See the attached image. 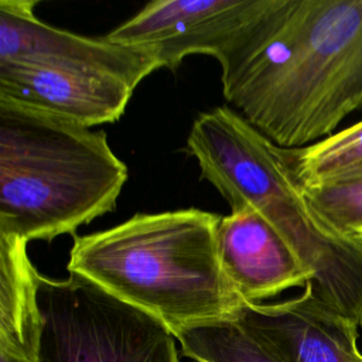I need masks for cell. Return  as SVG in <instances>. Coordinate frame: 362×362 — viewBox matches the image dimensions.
<instances>
[{
    "label": "cell",
    "instance_id": "6da1fadb",
    "mask_svg": "<svg viewBox=\"0 0 362 362\" xmlns=\"http://www.w3.org/2000/svg\"><path fill=\"white\" fill-rule=\"evenodd\" d=\"M222 89L228 106L280 148L329 137L362 109V0H286Z\"/></svg>",
    "mask_w": 362,
    "mask_h": 362
},
{
    "label": "cell",
    "instance_id": "7a4b0ae2",
    "mask_svg": "<svg viewBox=\"0 0 362 362\" xmlns=\"http://www.w3.org/2000/svg\"><path fill=\"white\" fill-rule=\"evenodd\" d=\"M221 216L197 208L136 214L75 236L66 269L154 315L171 332L238 317L245 301L223 273Z\"/></svg>",
    "mask_w": 362,
    "mask_h": 362
},
{
    "label": "cell",
    "instance_id": "3957f363",
    "mask_svg": "<svg viewBox=\"0 0 362 362\" xmlns=\"http://www.w3.org/2000/svg\"><path fill=\"white\" fill-rule=\"evenodd\" d=\"M126 180L105 132L0 96V233L75 235L115 209Z\"/></svg>",
    "mask_w": 362,
    "mask_h": 362
},
{
    "label": "cell",
    "instance_id": "277c9868",
    "mask_svg": "<svg viewBox=\"0 0 362 362\" xmlns=\"http://www.w3.org/2000/svg\"><path fill=\"white\" fill-rule=\"evenodd\" d=\"M201 177L230 211L255 206L311 272L314 296L362 327V240L327 223L283 167L276 146L229 106L201 113L187 139Z\"/></svg>",
    "mask_w": 362,
    "mask_h": 362
},
{
    "label": "cell",
    "instance_id": "5b68a950",
    "mask_svg": "<svg viewBox=\"0 0 362 362\" xmlns=\"http://www.w3.org/2000/svg\"><path fill=\"white\" fill-rule=\"evenodd\" d=\"M38 307V362H180L163 321L79 274H40Z\"/></svg>",
    "mask_w": 362,
    "mask_h": 362
},
{
    "label": "cell",
    "instance_id": "8992f818",
    "mask_svg": "<svg viewBox=\"0 0 362 362\" xmlns=\"http://www.w3.org/2000/svg\"><path fill=\"white\" fill-rule=\"evenodd\" d=\"M286 0H154L113 28L110 42L151 54L160 68L175 69L189 54L221 65L233 76L266 37Z\"/></svg>",
    "mask_w": 362,
    "mask_h": 362
},
{
    "label": "cell",
    "instance_id": "52a82bcc",
    "mask_svg": "<svg viewBox=\"0 0 362 362\" xmlns=\"http://www.w3.org/2000/svg\"><path fill=\"white\" fill-rule=\"evenodd\" d=\"M37 0H0V61L57 65L117 78L132 88L153 71L156 58L137 48L55 28L35 16Z\"/></svg>",
    "mask_w": 362,
    "mask_h": 362
},
{
    "label": "cell",
    "instance_id": "ba28073f",
    "mask_svg": "<svg viewBox=\"0 0 362 362\" xmlns=\"http://www.w3.org/2000/svg\"><path fill=\"white\" fill-rule=\"evenodd\" d=\"M238 320L284 362H359L358 325L304 291L273 304L245 303Z\"/></svg>",
    "mask_w": 362,
    "mask_h": 362
},
{
    "label": "cell",
    "instance_id": "9c48e42d",
    "mask_svg": "<svg viewBox=\"0 0 362 362\" xmlns=\"http://www.w3.org/2000/svg\"><path fill=\"white\" fill-rule=\"evenodd\" d=\"M134 92L126 82L102 74L0 61V96L92 127L120 119Z\"/></svg>",
    "mask_w": 362,
    "mask_h": 362
},
{
    "label": "cell",
    "instance_id": "30bf717a",
    "mask_svg": "<svg viewBox=\"0 0 362 362\" xmlns=\"http://www.w3.org/2000/svg\"><path fill=\"white\" fill-rule=\"evenodd\" d=\"M216 245L223 273L245 303L259 304L313 280L311 272L255 206L243 205L221 216Z\"/></svg>",
    "mask_w": 362,
    "mask_h": 362
},
{
    "label": "cell",
    "instance_id": "8fae6325",
    "mask_svg": "<svg viewBox=\"0 0 362 362\" xmlns=\"http://www.w3.org/2000/svg\"><path fill=\"white\" fill-rule=\"evenodd\" d=\"M38 276L27 242L0 233V354L38 361L42 329Z\"/></svg>",
    "mask_w": 362,
    "mask_h": 362
},
{
    "label": "cell",
    "instance_id": "7c38bea8",
    "mask_svg": "<svg viewBox=\"0 0 362 362\" xmlns=\"http://www.w3.org/2000/svg\"><path fill=\"white\" fill-rule=\"evenodd\" d=\"M276 153L298 188L362 180V122L301 148Z\"/></svg>",
    "mask_w": 362,
    "mask_h": 362
},
{
    "label": "cell",
    "instance_id": "4fadbf2b",
    "mask_svg": "<svg viewBox=\"0 0 362 362\" xmlns=\"http://www.w3.org/2000/svg\"><path fill=\"white\" fill-rule=\"evenodd\" d=\"M173 334L182 354L195 362H284L238 317L182 327Z\"/></svg>",
    "mask_w": 362,
    "mask_h": 362
},
{
    "label": "cell",
    "instance_id": "5bb4252c",
    "mask_svg": "<svg viewBox=\"0 0 362 362\" xmlns=\"http://www.w3.org/2000/svg\"><path fill=\"white\" fill-rule=\"evenodd\" d=\"M300 189L327 223L348 238L362 240V180Z\"/></svg>",
    "mask_w": 362,
    "mask_h": 362
},
{
    "label": "cell",
    "instance_id": "9a60e30c",
    "mask_svg": "<svg viewBox=\"0 0 362 362\" xmlns=\"http://www.w3.org/2000/svg\"><path fill=\"white\" fill-rule=\"evenodd\" d=\"M0 362H38V361H27V359H20V358H14L6 354H0Z\"/></svg>",
    "mask_w": 362,
    "mask_h": 362
},
{
    "label": "cell",
    "instance_id": "2e32d148",
    "mask_svg": "<svg viewBox=\"0 0 362 362\" xmlns=\"http://www.w3.org/2000/svg\"><path fill=\"white\" fill-rule=\"evenodd\" d=\"M359 362H362V355H361V358H359Z\"/></svg>",
    "mask_w": 362,
    "mask_h": 362
}]
</instances>
